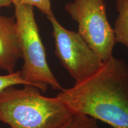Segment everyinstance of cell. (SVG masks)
Listing matches in <instances>:
<instances>
[{"label":"cell","mask_w":128,"mask_h":128,"mask_svg":"<svg viewBox=\"0 0 128 128\" xmlns=\"http://www.w3.org/2000/svg\"><path fill=\"white\" fill-rule=\"evenodd\" d=\"M56 97L74 113L112 128H128V64L112 56L92 76L64 88Z\"/></svg>","instance_id":"1"},{"label":"cell","mask_w":128,"mask_h":128,"mask_svg":"<svg viewBox=\"0 0 128 128\" xmlns=\"http://www.w3.org/2000/svg\"><path fill=\"white\" fill-rule=\"evenodd\" d=\"M12 86L0 94V121L11 128H60L74 113L60 98L42 95L39 88Z\"/></svg>","instance_id":"2"},{"label":"cell","mask_w":128,"mask_h":128,"mask_svg":"<svg viewBox=\"0 0 128 128\" xmlns=\"http://www.w3.org/2000/svg\"><path fill=\"white\" fill-rule=\"evenodd\" d=\"M15 19L22 58V74L31 85L45 92L48 87L55 90L64 89L48 65L46 50L40 36L33 7L15 5Z\"/></svg>","instance_id":"3"},{"label":"cell","mask_w":128,"mask_h":128,"mask_svg":"<svg viewBox=\"0 0 128 128\" xmlns=\"http://www.w3.org/2000/svg\"><path fill=\"white\" fill-rule=\"evenodd\" d=\"M72 20L77 22L80 35L104 62L113 56L116 40L107 18L104 0H74L65 6Z\"/></svg>","instance_id":"4"},{"label":"cell","mask_w":128,"mask_h":128,"mask_svg":"<svg viewBox=\"0 0 128 128\" xmlns=\"http://www.w3.org/2000/svg\"><path fill=\"white\" fill-rule=\"evenodd\" d=\"M47 18L52 27L55 55L75 83L81 82L95 74L103 62L80 33L64 28L54 15Z\"/></svg>","instance_id":"5"},{"label":"cell","mask_w":128,"mask_h":128,"mask_svg":"<svg viewBox=\"0 0 128 128\" xmlns=\"http://www.w3.org/2000/svg\"><path fill=\"white\" fill-rule=\"evenodd\" d=\"M22 54L16 19L0 15V69L14 72Z\"/></svg>","instance_id":"6"},{"label":"cell","mask_w":128,"mask_h":128,"mask_svg":"<svg viewBox=\"0 0 128 128\" xmlns=\"http://www.w3.org/2000/svg\"><path fill=\"white\" fill-rule=\"evenodd\" d=\"M116 4L119 13L113 28L116 42L128 48V0H116Z\"/></svg>","instance_id":"7"},{"label":"cell","mask_w":128,"mask_h":128,"mask_svg":"<svg viewBox=\"0 0 128 128\" xmlns=\"http://www.w3.org/2000/svg\"><path fill=\"white\" fill-rule=\"evenodd\" d=\"M60 128H98V126L96 120L93 118L81 113H74Z\"/></svg>","instance_id":"8"},{"label":"cell","mask_w":128,"mask_h":128,"mask_svg":"<svg viewBox=\"0 0 128 128\" xmlns=\"http://www.w3.org/2000/svg\"><path fill=\"white\" fill-rule=\"evenodd\" d=\"M18 85H31L23 78L21 71L0 75V94L7 88Z\"/></svg>","instance_id":"9"},{"label":"cell","mask_w":128,"mask_h":128,"mask_svg":"<svg viewBox=\"0 0 128 128\" xmlns=\"http://www.w3.org/2000/svg\"><path fill=\"white\" fill-rule=\"evenodd\" d=\"M12 4L15 5H28L36 7L46 17L54 15L52 12L50 0H12Z\"/></svg>","instance_id":"10"},{"label":"cell","mask_w":128,"mask_h":128,"mask_svg":"<svg viewBox=\"0 0 128 128\" xmlns=\"http://www.w3.org/2000/svg\"><path fill=\"white\" fill-rule=\"evenodd\" d=\"M12 4V0H0V8L2 7H10Z\"/></svg>","instance_id":"11"}]
</instances>
